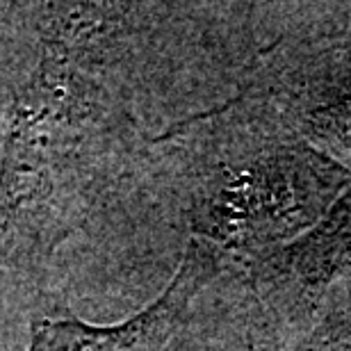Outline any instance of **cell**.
Masks as SVG:
<instances>
[{"instance_id":"obj_1","label":"cell","mask_w":351,"mask_h":351,"mask_svg":"<svg viewBox=\"0 0 351 351\" xmlns=\"http://www.w3.org/2000/svg\"><path fill=\"white\" fill-rule=\"evenodd\" d=\"M39 62L14 96L0 160V269L37 276L110 171L123 117L96 78L114 12L37 5Z\"/></svg>"}]
</instances>
